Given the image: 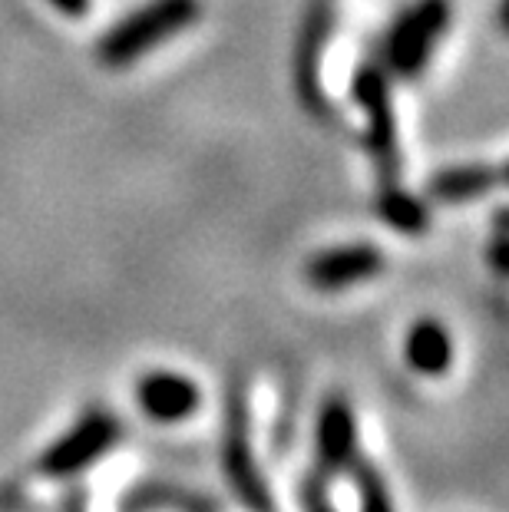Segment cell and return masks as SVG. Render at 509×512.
<instances>
[{"label": "cell", "mask_w": 509, "mask_h": 512, "mask_svg": "<svg viewBox=\"0 0 509 512\" xmlns=\"http://www.w3.org/2000/svg\"><path fill=\"white\" fill-rule=\"evenodd\" d=\"M222 473L232 496L248 512H278L272 486L258 466L255 443H252V407H248V390L232 384L225 400V423H222Z\"/></svg>", "instance_id": "7a4b0ae2"}, {"label": "cell", "mask_w": 509, "mask_h": 512, "mask_svg": "<svg viewBox=\"0 0 509 512\" xmlns=\"http://www.w3.org/2000/svg\"><path fill=\"white\" fill-rule=\"evenodd\" d=\"M384 252L371 242H351L338 248H324V252L311 255L305 265V278L314 291L334 294L344 288H354L361 281H371L384 271Z\"/></svg>", "instance_id": "8992f818"}, {"label": "cell", "mask_w": 509, "mask_h": 512, "mask_svg": "<svg viewBox=\"0 0 509 512\" xmlns=\"http://www.w3.org/2000/svg\"><path fill=\"white\" fill-rule=\"evenodd\" d=\"M453 17L450 0H417L414 7L404 10L387 37V67L400 80H414L433 57L437 40L447 34Z\"/></svg>", "instance_id": "277c9868"}, {"label": "cell", "mask_w": 509, "mask_h": 512, "mask_svg": "<svg viewBox=\"0 0 509 512\" xmlns=\"http://www.w3.org/2000/svg\"><path fill=\"white\" fill-rule=\"evenodd\" d=\"M47 4L53 10H60L63 17H70V20H80L90 14V7H93V0H47Z\"/></svg>", "instance_id": "9a60e30c"}, {"label": "cell", "mask_w": 509, "mask_h": 512, "mask_svg": "<svg viewBox=\"0 0 509 512\" xmlns=\"http://www.w3.org/2000/svg\"><path fill=\"white\" fill-rule=\"evenodd\" d=\"M123 440V423L116 413L93 407L63 433L53 440L47 450L37 456L34 473L43 479H70L90 470L93 463H100L106 453L116 450Z\"/></svg>", "instance_id": "3957f363"}, {"label": "cell", "mask_w": 509, "mask_h": 512, "mask_svg": "<svg viewBox=\"0 0 509 512\" xmlns=\"http://www.w3.org/2000/svg\"><path fill=\"white\" fill-rule=\"evenodd\" d=\"M136 403L153 423H182L199 410L202 390L176 370H153L136 384Z\"/></svg>", "instance_id": "ba28073f"}, {"label": "cell", "mask_w": 509, "mask_h": 512, "mask_svg": "<svg viewBox=\"0 0 509 512\" xmlns=\"http://www.w3.org/2000/svg\"><path fill=\"white\" fill-rule=\"evenodd\" d=\"M298 506H301V512H338L331 503V496H328V476L314 470L311 476L301 479Z\"/></svg>", "instance_id": "5bb4252c"}, {"label": "cell", "mask_w": 509, "mask_h": 512, "mask_svg": "<svg viewBox=\"0 0 509 512\" xmlns=\"http://www.w3.org/2000/svg\"><path fill=\"white\" fill-rule=\"evenodd\" d=\"M202 17V0H146L143 7L113 24L96 43V57L106 70H123L143 60L166 40L189 30Z\"/></svg>", "instance_id": "6da1fadb"}, {"label": "cell", "mask_w": 509, "mask_h": 512, "mask_svg": "<svg viewBox=\"0 0 509 512\" xmlns=\"http://www.w3.org/2000/svg\"><path fill=\"white\" fill-rule=\"evenodd\" d=\"M354 486H357V499H361V512H394V499L391 489H387L384 473L377 470V463H371L367 456L357 453V460L351 463Z\"/></svg>", "instance_id": "4fadbf2b"}, {"label": "cell", "mask_w": 509, "mask_h": 512, "mask_svg": "<svg viewBox=\"0 0 509 512\" xmlns=\"http://www.w3.org/2000/svg\"><path fill=\"white\" fill-rule=\"evenodd\" d=\"M351 93L357 106L367 113V149L377 166L381 182H400V149H397V123L391 103V83L387 73L374 63H364L354 73Z\"/></svg>", "instance_id": "5b68a950"}, {"label": "cell", "mask_w": 509, "mask_h": 512, "mask_svg": "<svg viewBox=\"0 0 509 512\" xmlns=\"http://www.w3.org/2000/svg\"><path fill=\"white\" fill-rule=\"evenodd\" d=\"M314 456H318V473L328 479L348 473L357 460V420L344 394H331L321 403L318 427H314Z\"/></svg>", "instance_id": "52a82bcc"}, {"label": "cell", "mask_w": 509, "mask_h": 512, "mask_svg": "<svg viewBox=\"0 0 509 512\" xmlns=\"http://www.w3.org/2000/svg\"><path fill=\"white\" fill-rule=\"evenodd\" d=\"M500 182H503V166H496V162H463V166H447L433 172L427 179V195L433 202L457 205L476 199V195L493 192Z\"/></svg>", "instance_id": "30bf717a"}, {"label": "cell", "mask_w": 509, "mask_h": 512, "mask_svg": "<svg viewBox=\"0 0 509 512\" xmlns=\"http://www.w3.org/2000/svg\"><path fill=\"white\" fill-rule=\"evenodd\" d=\"M407 364L424 377H440L447 374L453 364V341L450 331L443 328L437 318H420L414 328L407 331L404 341Z\"/></svg>", "instance_id": "8fae6325"}, {"label": "cell", "mask_w": 509, "mask_h": 512, "mask_svg": "<svg viewBox=\"0 0 509 512\" xmlns=\"http://www.w3.org/2000/svg\"><path fill=\"white\" fill-rule=\"evenodd\" d=\"M377 215L400 235H424L430 228V209L407 192L400 182H381L377 192Z\"/></svg>", "instance_id": "7c38bea8"}, {"label": "cell", "mask_w": 509, "mask_h": 512, "mask_svg": "<svg viewBox=\"0 0 509 512\" xmlns=\"http://www.w3.org/2000/svg\"><path fill=\"white\" fill-rule=\"evenodd\" d=\"M123 512H222V503L202 489H189L179 483H139L119 503Z\"/></svg>", "instance_id": "9c48e42d"}]
</instances>
